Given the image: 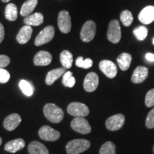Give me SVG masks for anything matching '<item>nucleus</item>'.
<instances>
[{"mask_svg":"<svg viewBox=\"0 0 154 154\" xmlns=\"http://www.w3.org/2000/svg\"><path fill=\"white\" fill-rule=\"evenodd\" d=\"M146 127L149 128H154V108L148 113L146 120Z\"/></svg>","mask_w":154,"mask_h":154,"instance_id":"33","label":"nucleus"},{"mask_svg":"<svg viewBox=\"0 0 154 154\" xmlns=\"http://www.w3.org/2000/svg\"><path fill=\"white\" fill-rule=\"evenodd\" d=\"M55 34V29L53 26H48L45 27L43 30H42L36 36L35 42L36 46H42L43 44L49 43L53 39L54 36Z\"/></svg>","mask_w":154,"mask_h":154,"instance_id":"7","label":"nucleus"},{"mask_svg":"<svg viewBox=\"0 0 154 154\" xmlns=\"http://www.w3.org/2000/svg\"><path fill=\"white\" fill-rule=\"evenodd\" d=\"M25 146V141L22 138H17L7 142L5 146V151L9 153H16L22 150Z\"/></svg>","mask_w":154,"mask_h":154,"instance_id":"18","label":"nucleus"},{"mask_svg":"<svg viewBox=\"0 0 154 154\" xmlns=\"http://www.w3.org/2000/svg\"><path fill=\"white\" fill-rule=\"evenodd\" d=\"M146 59L149 61L153 62L154 61V54L152 53H147L146 54Z\"/></svg>","mask_w":154,"mask_h":154,"instance_id":"37","label":"nucleus"},{"mask_svg":"<svg viewBox=\"0 0 154 154\" xmlns=\"http://www.w3.org/2000/svg\"><path fill=\"white\" fill-rule=\"evenodd\" d=\"M22 121V118L17 113H11L4 121V127L9 131H14L17 128Z\"/></svg>","mask_w":154,"mask_h":154,"instance_id":"14","label":"nucleus"},{"mask_svg":"<svg viewBox=\"0 0 154 154\" xmlns=\"http://www.w3.org/2000/svg\"><path fill=\"white\" fill-rule=\"evenodd\" d=\"M2 138L0 137V146L2 145Z\"/></svg>","mask_w":154,"mask_h":154,"instance_id":"39","label":"nucleus"},{"mask_svg":"<svg viewBox=\"0 0 154 154\" xmlns=\"http://www.w3.org/2000/svg\"><path fill=\"white\" fill-rule=\"evenodd\" d=\"M67 111L74 117H85L89 113V109L84 103L80 102H72L67 107Z\"/></svg>","mask_w":154,"mask_h":154,"instance_id":"6","label":"nucleus"},{"mask_svg":"<svg viewBox=\"0 0 154 154\" xmlns=\"http://www.w3.org/2000/svg\"><path fill=\"white\" fill-rule=\"evenodd\" d=\"M96 33V25L93 21L89 20L84 23L80 33L81 39L84 42H89L94 39Z\"/></svg>","mask_w":154,"mask_h":154,"instance_id":"4","label":"nucleus"},{"mask_svg":"<svg viewBox=\"0 0 154 154\" xmlns=\"http://www.w3.org/2000/svg\"><path fill=\"white\" fill-rule=\"evenodd\" d=\"M58 26L62 33L67 34L72 29V20L70 14L66 10L59 12L58 16Z\"/></svg>","mask_w":154,"mask_h":154,"instance_id":"8","label":"nucleus"},{"mask_svg":"<svg viewBox=\"0 0 154 154\" xmlns=\"http://www.w3.org/2000/svg\"><path fill=\"white\" fill-rule=\"evenodd\" d=\"M99 76L94 72H90L86 75L84 81V88L87 92H93L99 86Z\"/></svg>","mask_w":154,"mask_h":154,"instance_id":"12","label":"nucleus"},{"mask_svg":"<svg viewBox=\"0 0 154 154\" xmlns=\"http://www.w3.org/2000/svg\"><path fill=\"white\" fill-rule=\"evenodd\" d=\"M5 17L7 20L14 22L18 17V9L14 4L11 3L7 5L5 9Z\"/></svg>","mask_w":154,"mask_h":154,"instance_id":"24","label":"nucleus"},{"mask_svg":"<svg viewBox=\"0 0 154 154\" xmlns=\"http://www.w3.org/2000/svg\"><path fill=\"white\" fill-rule=\"evenodd\" d=\"M10 79V74L6 69H0V84H5L8 82Z\"/></svg>","mask_w":154,"mask_h":154,"instance_id":"34","label":"nucleus"},{"mask_svg":"<svg viewBox=\"0 0 154 154\" xmlns=\"http://www.w3.org/2000/svg\"><path fill=\"white\" fill-rule=\"evenodd\" d=\"M120 19L121 22L125 26H129L132 24L134 17H133L132 13L130 11L124 10L120 14Z\"/></svg>","mask_w":154,"mask_h":154,"instance_id":"27","label":"nucleus"},{"mask_svg":"<svg viewBox=\"0 0 154 154\" xmlns=\"http://www.w3.org/2000/svg\"><path fill=\"white\" fill-rule=\"evenodd\" d=\"M10 63V59L6 55H0V69L7 66Z\"/></svg>","mask_w":154,"mask_h":154,"instance_id":"35","label":"nucleus"},{"mask_svg":"<svg viewBox=\"0 0 154 154\" xmlns=\"http://www.w3.org/2000/svg\"><path fill=\"white\" fill-rule=\"evenodd\" d=\"M71 127L82 134H88L91 131V127L84 117H75L71 122Z\"/></svg>","mask_w":154,"mask_h":154,"instance_id":"5","label":"nucleus"},{"mask_svg":"<svg viewBox=\"0 0 154 154\" xmlns=\"http://www.w3.org/2000/svg\"><path fill=\"white\" fill-rule=\"evenodd\" d=\"M125 122V117L123 114L119 113V114L113 115L112 116L107 119L106 121V127L108 130L118 131L121 128L124 126Z\"/></svg>","mask_w":154,"mask_h":154,"instance_id":"10","label":"nucleus"},{"mask_svg":"<svg viewBox=\"0 0 154 154\" xmlns=\"http://www.w3.org/2000/svg\"><path fill=\"white\" fill-rule=\"evenodd\" d=\"M153 152H154V146H153Z\"/></svg>","mask_w":154,"mask_h":154,"instance_id":"41","label":"nucleus"},{"mask_svg":"<svg viewBox=\"0 0 154 154\" xmlns=\"http://www.w3.org/2000/svg\"><path fill=\"white\" fill-rule=\"evenodd\" d=\"M60 61L64 69H70L73 63V55L68 50H64L60 54Z\"/></svg>","mask_w":154,"mask_h":154,"instance_id":"25","label":"nucleus"},{"mask_svg":"<svg viewBox=\"0 0 154 154\" xmlns=\"http://www.w3.org/2000/svg\"><path fill=\"white\" fill-rule=\"evenodd\" d=\"M107 38L109 41L113 44L120 42L121 38V30L119 22L116 19L111 20L108 26Z\"/></svg>","mask_w":154,"mask_h":154,"instance_id":"3","label":"nucleus"},{"mask_svg":"<svg viewBox=\"0 0 154 154\" xmlns=\"http://www.w3.org/2000/svg\"><path fill=\"white\" fill-rule=\"evenodd\" d=\"M145 103L147 107H152L154 106V88L147 92L145 98Z\"/></svg>","mask_w":154,"mask_h":154,"instance_id":"32","label":"nucleus"},{"mask_svg":"<svg viewBox=\"0 0 154 154\" xmlns=\"http://www.w3.org/2000/svg\"><path fill=\"white\" fill-rule=\"evenodd\" d=\"M134 34L140 41H143L148 35V29L144 26H138L134 29Z\"/></svg>","mask_w":154,"mask_h":154,"instance_id":"30","label":"nucleus"},{"mask_svg":"<svg viewBox=\"0 0 154 154\" xmlns=\"http://www.w3.org/2000/svg\"><path fill=\"white\" fill-rule=\"evenodd\" d=\"M4 38H5V29L3 25L0 23V44L2 42Z\"/></svg>","mask_w":154,"mask_h":154,"instance_id":"36","label":"nucleus"},{"mask_svg":"<svg viewBox=\"0 0 154 154\" xmlns=\"http://www.w3.org/2000/svg\"><path fill=\"white\" fill-rule=\"evenodd\" d=\"M153 45H154V38H153Z\"/></svg>","mask_w":154,"mask_h":154,"instance_id":"40","label":"nucleus"},{"mask_svg":"<svg viewBox=\"0 0 154 154\" xmlns=\"http://www.w3.org/2000/svg\"><path fill=\"white\" fill-rule=\"evenodd\" d=\"M52 61V56L46 51H40L36 53L34 58V63L36 66H47Z\"/></svg>","mask_w":154,"mask_h":154,"instance_id":"15","label":"nucleus"},{"mask_svg":"<svg viewBox=\"0 0 154 154\" xmlns=\"http://www.w3.org/2000/svg\"><path fill=\"white\" fill-rule=\"evenodd\" d=\"M24 22L28 26H39L44 22V16L41 13H34L25 17Z\"/></svg>","mask_w":154,"mask_h":154,"instance_id":"22","label":"nucleus"},{"mask_svg":"<svg viewBox=\"0 0 154 154\" xmlns=\"http://www.w3.org/2000/svg\"><path fill=\"white\" fill-rule=\"evenodd\" d=\"M2 1L3 2H5V3H6V2H9L10 1V0H2Z\"/></svg>","mask_w":154,"mask_h":154,"instance_id":"38","label":"nucleus"},{"mask_svg":"<svg viewBox=\"0 0 154 154\" xmlns=\"http://www.w3.org/2000/svg\"><path fill=\"white\" fill-rule=\"evenodd\" d=\"M32 32H33V30L31 26L26 25V26H23L17 36V42L21 44L27 43L32 35Z\"/></svg>","mask_w":154,"mask_h":154,"instance_id":"17","label":"nucleus"},{"mask_svg":"<svg viewBox=\"0 0 154 154\" xmlns=\"http://www.w3.org/2000/svg\"><path fill=\"white\" fill-rule=\"evenodd\" d=\"M65 72H66V69L64 68H58L50 71L49 72H48L46 77V84L49 86L51 85L54 83L55 81L63 76Z\"/></svg>","mask_w":154,"mask_h":154,"instance_id":"19","label":"nucleus"},{"mask_svg":"<svg viewBox=\"0 0 154 154\" xmlns=\"http://www.w3.org/2000/svg\"><path fill=\"white\" fill-rule=\"evenodd\" d=\"M44 114L51 122L58 124L63 120L64 113L62 109L54 103H47L44 107Z\"/></svg>","mask_w":154,"mask_h":154,"instance_id":"1","label":"nucleus"},{"mask_svg":"<svg viewBox=\"0 0 154 154\" xmlns=\"http://www.w3.org/2000/svg\"><path fill=\"white\" fill-rule=\"evenodd\" d=\"M39 137L47 141H55L60 138L61 134L58 131L54 129L49 126H43L38 130Z\"/></svg>","mask_w":154,"mask_h":154,"instance_id":"9","label":"nucleus"},{"mask_svg":"<svg viewBox=\"0 0 154 154\" xmlns=\"http://www.w3.org/2000/svg\"><path fill=\"white\" fill-rule=\"evenodd\" d=\"M138 19L143 24H149L154 22V6H147L140 11Z\"/></svg>","mask_w":154,"mask_h":154,"instance_id":"13","label":"nucleus"},{"mask_svg":"<svg viewBox=\"0 0 154 154\" xmlns=\"http://www.w3.org/2000/svg\"><path fill=\"white\" fill-rule=\"evenodd\" d=\"M19 88L22 90L23 94L26 96H31L34 94V87L29 82L26 80H21L19 82Z\"/></svg>","mask_w":154,"mask_h":154,"instance_id":"26","label":"nucleus"},{"mask_svg":"<svg viewBox=\"0 0 154 154\" xmlns=\"http://www.w3.org/2000/svg\"><path fill=\"white\" fill-rule=\"evenodd\" d=\"M132 61V57L128 53H122L117 57V63L122 71H126L129 69Z\"/></svg>","mask_w":154,"mask_h":154,"instance_id":"20","label":"nucleus"},{"mask_svg":"<svg viewBox=\"0 0 154 154\" xmlns=\"http://www.w3.org/2000/svg\"><path fill=\"white\" fill-rule=\"evenodd\" d=\"M76 65L78 67L83 69H89L93 65V61L88 58L84 60L82 57H79L76 60Z\"/></svg>","mask_w":154,"mask_h":154,"instance_id":"31","label":"nucleus"},{"mask_svg":"<svg viewBox=\"0 0 154 154\" xmlns=\"http://www.w3.org/2000/svg\"><path fill=\"white\" fill-rule=\"evenodd\" d=\"M29 154H49V151L44 144L38 141H32L28 147Z\"/></svg>","mask_w":154,"mask_h":154,"instance_id":"21","label":"nucleus"},{"mask_svg":"<svg viewBox=\"0 0 154 154\" xmlns=\"http://www.w3.org/2000/svg\"><path fill=\"white\" fill-rule=\"evenodd\" d=\"M149 76V69L146 66H138L135 69L131 76V82L134 84H140L143 82Z\"/></svg>","mask_w":154,"mask_h":154,"instance_id":"16","label":"nucleus"},{"mask_svg":"<svg viewBox=\"0 0 154 154\" xmlns=\"http://www.w3.org/2000/svg\"><path fill=\"white\" fill-rule=\"evenodd\" d=\"M99 69L109 79L114 78L118 72L116 65L109 60L101 61L99 63Z\"/></svg>","mask_w":154,"mask_h":154,"instance_id":"11","label":"nucleus"},{"mask_svg":"<svg viewBox=\"0 0 154 154\" xmlns=\"http://www.w3.org/2000/svg\"><path fill=\"white\" fill-rule=\"evenodd\" d=\"M63 84L66 87L72 88L73 86L76 84V79L73 76L72 72H66L63 75V79H62Z\"/></svg>","mask_w":154,"mask_h":154,"instance_id":"28","label":"nucleus"},{"mask_svg":"<svg viewBox=\"0 0 154 154\" xmlns=\"http://www.w3.org/2000/svg\"><path fill=\"white\" fill-rule=\"evenodd\" d=\"M38 4V0H26L25 2L23 4L22 9H21L20 14L22 17H27L29 15L34 9H35Z\"/></svg>","mask_w":154,"mask_h":154,"instance_id":"23","label":"nucleus"},{"mask_svg":"<svg viewBox=\"0 0 154 154\" xmlns=\"http://www.w3.org/2000/svg\"><path fill=\"white\" fill-rule=\"evenodd\" d=\"M91 146L89 140L86 139H74L66 144V150L68 154H80Z\"/></svg>","mask_w":154,"mask_h":154,"instance_id":"2","label":"nucleus"},{"mask_svg":"<svg viewBox=\"0 0 154 154\" xmlns=\"http://www.w3.org/2000/svg\"><path fill=\"white\" fill-rule=\"evenodd\" d=\"M99 154H116V146L111 141H107L100 148Z\"/></svg>","mask_w":154,"mask_h":154,"instance_id":"29","label":"nucleus"}]
</instances>
